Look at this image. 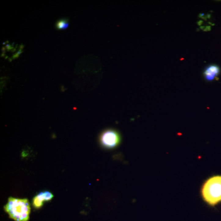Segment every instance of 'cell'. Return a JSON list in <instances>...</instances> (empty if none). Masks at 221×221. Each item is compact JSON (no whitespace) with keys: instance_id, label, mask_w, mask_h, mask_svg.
I'll return each mask as SVG.
<instances>
[{"instance_id":"cell-1","label":"cell","mask_w":221,"mask_h":221,"mask_svg":"<svg viewBox=\"0 0 221 221\" xmlns=\"http://www.w3.org/2000/svg\"><path fill=\"white\" fill-rule=\"evenodd\" d=\"M4 209L9 218L14 221H28L29 219L31 208L27 199L9 197Z\"/></svg>"},{"instance_id":"cell-2","label":"cell","mask_w":221,"mask_h":221,"mask_svg":"<svg viewBox=\"0 0 221 221\" xmlns=\"http://www.w3.org/2000/svg\"><path fill=\"white\" fill-rule=\"evenodd\" d=\"M203 200L208 204L215 206L221 202V175L212 176L205 181L201 188Z\"/></svg>"},{"instance_id":"cell-3","label":"cell","mask_w":221,"mask_h":221,"mask_svg":"<svg viewBox=\"0 0 221 221\" xmlns=\"http://www.w3.org/2000/svg\"><path fill=\"white\" fill-rule=\"evenodd\" d=\"M122 139L120 132L116 129L110 128L101 131L98 138L100 147L107 150H113L119 147Z\"/></svg>"},{"instance_id":"cell-4","label":"cell","mask_w":221,"mask_h":221,"mask_svg":"<svg viewBox=\"0 0 221 221\" xmlns=\"http://www.w3.org/2000/svg\"><path fill=\"white\" fill-rule=\"evenodd\" d=\"M220 72L219 68L215 65L209 66L205 70L204 76L207 81H211L216 78Z\"/></svg>"},{"instance_id":"cell-5","label":"cell","mask_w":221,"mask_h":221,"mask_svg":"<svg viewBox=\"0 0 221 221\" xmlns=\"http://www.w3.org/2000/svg\"><path fill=\"white\" fill-rule=\"evenodd\" d=\"M45 201L43 192H41L33 198L32 204L36 209H39L43 206V202Z\"/></svg>"},{"instance_id":"cell-6","label":"cell","mask_w":221,"mask_h":221,"mask_svg":"<svg viewBox=\"0 0 221 221\" xmlns=\"http://www.w3.org/2000/svg\"><path fill=\"white\" fill-rule=\"evenodd\" d=\"M69 20L67 18H63L57 22L56 28L58 30L65 29L67 28L69 26Z\"/></svg>"},{"instance_id":"cell-7","label":"cell","mask_w":221,"mask_h":221,"mask_svg":"<svg viewBox=\"0 0 221 221\" xmlns=\"http://www.w3.org/2000/svg\"><path fill=\"white\" fill-rule=\"evenodd\" d=\"M44 194L45 199V201H50L54 197V195H53L52 193L49 191L43 192Z\"/></svg>"},{"instance_id":"cell-8","label":"cell","mask_w":221,"mask_h":221,"mask_svg":"<svg viewBox=\"0 0 221 221\" xmlns=\"http://www.w3.org/2000/svg\"><path fill=\"white\" fill-rule=\"evenodd\" d=\"M203 23V21L202 20H200V21L197 22V24L199 26H201Z\"/></svg>"},{"instance_id":"cell-9","label":"cell","mask_w":221,"mask_h":221,"mask_svg":"<svg viewBox=\"0 0 221 221\" xmlns=\"http://www.w3.org/2000/svg\"><path fill=\"white\" fill-rule=\"evenodd\" d=\"M206 28L207 31H210L211 30V27L209 26H206Z\"/></svg>"},{"instance_id":"cell-10","label":"cell","mask_w":221,"mask_h":221,"mask_svg":"<svg viewBox=\"0 0 221 221\" xmlns=\"http://www.w3.org/2000/svg\"><path fill=\"white\" fill-rule=\"evenodd\" d=\"M204 14H203V13H201V14H199V17L200 18L202 17H204Z\"/></svg>"},{"instance_id":"cell-11","label":"cell","mask_w":221,"mask_h":221,"mask_svg":"<svg viewBox=\"0 0 221 221\" xmlns=\"http://www.w3.org/2000/svg\"><path fill=\"white\" fill-rule=\"evenodd\" d=\"M201 18H202V19H204V20H207V19H206V18H207V17H201Z\"/></svg>"},{"instance_id":"cell-12","label":"cell","mask_w":221,"mask_h":221,"mask_svg":"<svg viewBox=\"0 0 221 221\" xmlns=\"http://www.w3.org/2000/svg\"><path fill=\"white\" fill-rule=\"evenodd\" d=\"M211 15H210V14H208L207 15V18H208V19H210V18H211Z\"/></svg>"},{"instance_id":"cell-13","label":"cell","mask_w":221,"mask_h":221,"mask_svg":"<svg viewBox=\"0 0 221 221\" xmlns=\"http://www.w3.org/2000/svg\"><path fill=\"white\" fill-rule=\"evenodd\" d=\"M204 26H201V27H200V29H201V30H204Z\"/></svg>"},{"instance_id":"cell-14","label":"cell","mask_w":221,"mask_h":221,"mask_svg":"<svg viewBox=\"0 0 221 221\" xmlns=\"http://www.w3.org/2000/svg\"><path fill=\"white\" fill-rule=\"evenodd\" d=\"M197 31H199V29H197Z\"/></svg>"}]
</instances>
